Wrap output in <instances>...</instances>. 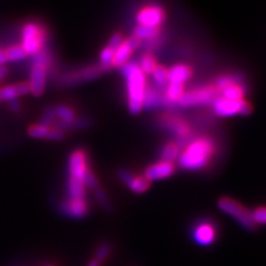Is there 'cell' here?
<instances>
[{"label": "cell", "instance_id": "6da1fadb", "mask_svg": "<svg viewBox=\"0 0 266 266\" xmlns=\"http://www.w3.org/2000/svg\"><path fill=\"white\" fill-rule=\"evenodd\" d=\"M215 143L209 137H201L187 142L180 152L179 165L184 170H201L210 163L215 153Z\"/></svg>", "mask_w": 266, "mask_h": 266}, {"label": "cell", "instance_id": "7a4b0ae2", "mask_svg": "<svg viewBox=\"0 0 266 266\" xmlns=\"http://www.w3.org/2000/svg\"><path fill=\"white\" fill-rule=\"evenodd\" d=\"M126 78L128 108L132 115H138L143 109V97L146 88L145 74L137 62H127L120 68Z\"/></svg>", "mask_w": 266, "mask_h": 266}, {"label": "cell", "instance_id": "3957f363", "mask_svg": "<svg viewBox=\"0 0 266 266\" xmlns=\"http://www.w3.org/2000/svg\"><path fill=\"white\" fill-rule=\"evenodd\" d=\"M51 64V55L45 49L40 50L33 56L30 81L28 82L29 90L35 97H39L45 91L47 74Z\"/></svg>", "mask_w": 266, "mask_h": 266}, {"label": "cell", "instance_id": "277c9868", "mask_svg": "<svg viewBox=\"0 0 266 266\" xmlns=\"http://www.w3.org/2000/svg\"><path fill=\"white\" fill-rule=\"evenodd\" d=\"M22 44L21 47L27 55L34 56L44 49L47 39V32L44 27L35 22H29L22 29Z\"/></svg>", "mask_w": 266, "mask_h": 266}, {"label": "cell", "instance_id": "5b68a950", "mask_svg": "<svg viewBox=\"0 0 266 266\" xmlns=\"http://www.w3.org/2000/svg\"><path fill=\"white\" fill-rule=\"evenodd\" d=\"M218 92L214 85H208L203 87H198L190 90L184 91L177 101V105L180 106H198V105H208L213 102Z\"/></svg>", "mask_w": 266, "mask_h": 266}, {"label": "cell", "instance_id": "8992f818", "mask_svg": "<svg viewBox=\"0 0 266 266\" xmlns=\"http://www.w3.org/2000/svg\"><path fill=\"white\" fill-rule=\"evenodd\" d=\"M213 112L217 117H233V116H247L251 113L252 106L245 99L243 100H227L221 97H216L213 100Z\"/></svg>", "mask_w": 266, "mask_h": 266}, {"label": "cell", "instance_id": "52a82bcc", "mask_svg": "<svg viewBox=\"0 0 266 266\" xmlns=\"http://www.w3.org/2000/svg\"><path fill=\"white\" fill-rule=\"evenodd\" d=\"M218 208L226 214L234 217L242 226L247 230L255 229L256 224L252 218V212L246 210L241 203L236 202L235 200L230 198H221L218 201Z\"/></svg>", "mask_w": 266, "mask_h": 266}, {"label": "cell", "instance_id": "ba28073f", "mask_svg": "<svg viewBox=\"0 0 266 266\" xmlns=\"http://www.w3.org/2000/svg\"><path fill=\"white\" fill-rule=\"evenodd\" d=\"M103 72H105V70L100 66V64H93V66H87L68 71V72L61 75V78L59 81H60L62 86H74L80 84L82 81L97 79L98 77L101 75Z\"/></svg>", "mask_w": 266, "mask_h": 266}, {"label": "cell", "instance_id": "9c48e42d", "mask_svg": "<svg viewBox=\"0 0 266 266\" xmlns=\"http://www.w3.org/2000/svg\"><path fill=\"white\" fill-rule=\"evenodd\" d=\"M165 18H167V14L162 7L158 5H147L138 11L137 22L139 26L160 28Z\"/></svg>", "mask_w": 266, "mask_h": 266}, {"label": "cell", "instance_id": "30bf717a", "mask_svg": "<svg viewBox=\"0 0 266 266\" xmlns=\"http://www.w3.org/2000/svg\"><path fill=\"white\" fill-rule=\"evenodd\" d=\"M160 124L165 128L180 141H185L191 137L192 129L182 118L173 115H163L160 118Z\"/></svg>", "mask_w": 266, "mask_h": 266}, {"label": "cell", "instance_id": "8fae6325", "mask_svg": "<svg viewBox=\"0 0 266 266\" xmlns=\"http://www.w3.org/2000/svg\"><path fill=\"white\" fill-rule=\"evenodd\" d=\"M141 46V41L135 37H129L123 40V43L118 47L115 51L113 58L111 61V68H121L127 62H129V59L131 57L133 51L138 49Z\"/></svg>", "mask_w": 266, "mask_h": 266}, {"label": "cell", "instance_id": "7c38bea8", "mask_svg": "<svg viewBox=\"0 0 266 266\" xmlns=\"http://www.w3.org/2000/svg\"><path fill=\"white\" fill-rule=\"evenodd\" d=\"M90 171L88 164L87 153L84 150H75L69 158V175L80 181L84 180L85 175Z\"/></svg>", "mask_w": 266, "mask_h": 266}, {"label": "cell", "instance_id": "4fadbf2b", "mask_svg": "<svg viewBox=\"0 0 266 266\" xmlns=\"http://www.w3.org/2000/svg\"><path fill=\"white\" fill-rule=\"evenodd\" d=\"M175 171L174 164L167 161H159L155 164L147 167L144 172V176L147 181H157V180H162L167 179V177L171 176Z\"/></svg>", "mask_w": 266, "mask_h": 266}, {"label": "cell", "instance_id": "5bb4252c", "mask_svg": "<svg viewBox=\"0 0 266 266\" xmlns=\"http://www.w3.org/2000/svg\"><path fill=\"white\" fill-rule=\"evenodd\" d=\"M193 238L200 245H210L216 239V229L210 222L200 223L193 231Z\"/></svg>", "mask_w": 266, "mask_h": 266}, {"label": "cell", "instance_id": "9a60e30c", "mask_svg": "<svg viewBox=\"0 0 266 266\" xmlns=\"http://www.w3.org/2000/svg\"><path fill=\"white\" fill-rule=\"evenodd\" d=\"M119 177L134 193H143L150 187V181H147L144 175H134L127 170H121Z\"/></svg>", "mask_w": 266, "mask_h": 266}, {"label": "cell", "instance_id": "2e32d148", "mask_svg": "<svg viewBox=\"0 0 266 266\" xmlns=\"http://www.w3.org/2000/svg\"><path fill=\"white\" fill-rule=\"evenodd\" d=\"M89 206L87 200H66L61 205V211L64 214L73 217L81 218L87 215Z\"/></svg>", "mask_w": 266, "mask_h": 266}, {"label": "cell", "instance_id": "e0dca14e", "mask_svg": "<svg viewBox=\"0 0 266 266\" xmlns=\"http://www.w3.org/2000/svg\"><path fill=\"white\" fill-rule=\"evenodd\" d=\"M169 72V84L184 86L191 79L193 71L187 64H174L173 67L168 69Z\"/></svg>", "mask_w": 266, "mask_h": 266}, {"label": "cell", "instance_id": "ac0fdd59", "mask_svg": "<svg viewBox=\"0 0 266 266\" xmlns=\"http://www.w3.org/2000/svg\"><path fill=\"white\" fill-rule=\"evenodd\" d=\"M160 106H165L163 92L155 86L146 85L143 97V109H156Z\"/></svg>", "mask_w": 266, "mask_h": 266}, {"label": "cell", "instance_id": "d6986e66", "mask_svg": "<svg viewBox=\"0 0 266 266\" xmlns=\"http://www.w3.org/2000/svg\"><path fill=\"white\" fill-rule=\"evenodd\" d=\"M30 92L28 82H21L0 89V101H11Z\"/></svg>", "mask_w": 266, "mask_h": 266}, {"label": "cell", "instance_id": "ffe728a7", "mask_svg": "<svg viewBox=\"0 0 266 266\" xmlns=\"http://www.w3.org/2000/svg\"><path fill=\"white\" fill-rule=\"evenodd\" d=\"M247 87L242 82V84L232 85L227 88L222 89L221 91H218V97L227 99V100H243L247 93Z\"/></svg>", "mask_w": 266, "mask_h": 266}, {"label": "cell", "instance_id": "44dd1931", "mask_svg": "<svg viewBox=\"0 0 266 266\" xmlns=\"http://www.w3.org/2000/svg\"><path fill=\"white\" fill-rule=\"evenodd\" d=\"M68 200H87V187L82 181L69 176L68 181Z\"/></svg>", "mask_w": 266, "mask_h": 266}, {"label": "cell", "instance_id": "7402d4cb", "mask_svg": "<svg viewBox=\"0 0 266 266\" xmlns=\"http://www.w3.org/2000/svg\"><path fill=\"white\" fill-rule=\"evenodd\" d=\"M151 74L153 78V86L163 92L164 89L167 88V86L169 85L168 69L163 66H159L158 64Z\"/></svg>", "mask_w": 266, "mask_h": 266}, {"label": "cell", "instance_id": "603a6c76", "mask_svg": "<svg viewBox=\"0 0 266 266\" xmlns=\"http://www.w3.org/2000/svg\"><path fill=\"white\" fill-rule=\"evenodd\" d=\"M242 82H244L243 75H242V74H239V73L223 74V75L218 77V78L215 80L214 87L216 88V90L218 92V91H221L222 89H224V88H227L230 86L236 85V84H242Z\"/></svg>", "mask_w": 266, "mask_h": 266}, {"label": "cell", "instance_id": "cb8c5ba5", "mask_svg": "<svg viewBox=\"0 0 266 266\" xmlns=\"http://www.w3.org/2000/svg\"><path fill=\"white\" fill-rule=\"evenodd\" d=\"M180 144L176 142H169L165 144L161 150V160L173 163L179 158L180 155Z\"/></svg>", "mask_w": 266, "mask_h": 266}, {"label": "cell", "instance_id": "d4e9b609", "mask_svg": "<svg viewBox=\"0 0 266 266\" xmlns=\"http://www.w3.org/2000/svg\"><path fill=\"white\" fill-rule=\"evenodd\" d=\"M161 33L160 31V28H151V27H145V26H137L134 28L133 30V37L137 38L138 40H140L141 43L142 41H147V40H151L152 38L157 37L158 34Z\"/></svg>", "mask_w": 266, "mask_h": 266}, {"label": "cell", "instance_id": "484cf974", "mask_svg": "<svg viewBox=\"0 0 266 266\" xmlns=\"http://www.w3.org/2000/svg\"><path fill=\"white\" fill-rule=\"evenodd\" d=\"M137 63L142 72H143L145 75L151 74L153 72V70H155L156 67L158 66L155 56H153L151 52H147V51L144 52L143 55L140 57V60Z\"/></svg>", "mask_w": 266, "mask_h": 266}, {"label": "cell", "instance_id": "4316f807", "mask_svg": "<svg viewBox=\"0 0 266 266\" xmlns=\"http://www.w3.org/2000/svg\"><path fill=\"white\" fill-rule=\"evenodd\" d=\"M55 115H56V118H58L59 121L71 124V127H72V123L77 119L74 111L71 109L70 106L64 105V104H60L57 106V108L55 109Z\"/></svg>", "mask_w": 266, "mask_h": 266}, {"label": "cell", "instance_id": "83f0119b", "mask_svg": "<svg viewBox=\"0 0 266 266\" xmlns=\"http://www.w3.org/2000/svg\"><path fill=\"white\" fill-rule=\"evenodd\" d=\"M51 127L44 126V124H34V126L29 128V135L35 139H47L49 135Z\"/></svg>", "mask_w": 266, "mask_h": 266}, {"label": "cell", "instance_id": "f1b7e54d", "mask_svg": "<svg viewBox=\"0 0 266 266\" xmlns=\"http://www.w3.org/2000/svg\"><path fill=\"white\" fill-rule=\"evenodd\" d=\"M5 51L8 61H19L27 57V53L21 46H13Z\"/></svg>", "mask_w": 266, "mask_h": 266}, {"label": "cell", "instance_id": "f546056e", "mask_svg": "<svg viewBox=\"0 0 266 266\" xmlns=\"http://www.w3.org/2000/svg\"><path fill=\"white\" fill-rule=\"evenodd\" d=\"M115 51L109 46H105L104 48L100 52V66H101L105 71H108L111 68V61L113 58Z\"/></svg>", "mask_w": 266, "mask_h": 266}, {"label": "cell", "instance_id": "4dcf8cb0", "mask_svg": "<svg viewBox=\"0 0 266 266\" xmlns=\"http://www.w3.org/2000/svg\"><path fill=\"white\" fill-rule=\"evenodd\" d=\"M93 191H94V195H96V199L100 203V205H101L105 211H110L111 210V203H110L108 197H106V194L100 187L94 188Z\"/></svg>", "mask_w": 266, "mask_h": 266}, {"label": "cell", "instance_id": "1f68e13d", "mask_svg": "<svg viewBox=\"0 0 266 266\" xmlns=\"http://www.w3.org/2000/svg\"><path fill=\"white\" fill-rule=\"evenodd\" d=\"M110 252H111V246L108 243H103L98 247L96 253V258L94 259H97L99 263H101L108 258V256L110 255Z\"/></svg>", "mask_w": 266, "mask_h": 266}, {"label": "cell", "instance_id": "d6a6232c", "mask_svg": "<svg viewBox=\"0 0 266 266\" xmlns=\"http://www.w3.org/2000/svg\"><path fill=\"white\" fill-rule=\"evenodd\" d=\"M163 44V35L160 33L158 34L157 37L152 38L151 40H147V41H144L143 44V47L147 50V52H151V50H155V49H158L160 46H161Z\"/></svg>", "mask_w": 266, "mask_h": 266}, {"label": "cell", "instance_id": "836d02e7", "mask_svg": "<svg viewBox=\"0 0 266 266\" xmlns=\"http://www.w3.org/2000/svg\"><path fill=\"white\" fill-rule=\"evenodd\" d=\"M252 218L254 223L256 224H265L266 222V210L264 206H261V208H257L252 212Z\"/></svg>", "mask_w": 266, "mask_h": 266}, {"label": "cell", "instance_id": "e575fe53", "mask_svg": "<svg viewBox=\"0 0 266 266\" xmlns=\"http://www.w3.org/2000/svg\"><path fill=\"white\" fill-rule=\"evenodd\" d=\"M56 121V115H55V109H47L45 111L44 113V117H43V120H41V124H44V126H47V127H51L53 122Z\"/></svg>", "mask_w": 266, "mask_h": 266}, {"label": "cell", "instance_id": "d590c367", "mask_svg": "<svg viewBox=\"0 0 266 266\" xmlns=\"http://www.w3.org/2000/svg\"><path fill=\"white\" fill-rule=\"evenodd\" d=\"M123 40H124L123 35L119 32H117L115 34H112V37L110 38L109 43H108V46L113 50H117L118 47H119L123 43Z\"/></svg>", "mask_w": 266, "mask_h": 266}, {"label": "cell", "instance_id": "8d00e7d4", "mask_svg": "<svg viewBox=\"0 0 266 266\" xmlns=\"http://www.w3.org/2000/svg\"><path fill=\"white\" fill-rule=\"evenodd\" d=\"M63 137H64V132L60 131V130H58L56 128H51L48 138H47V139L53 140V141H59V140L63 139Z\"/></svg>", "mask_w": 266, "mask_h": 266}, {"label": "cell", "instance_id": "74e56055", "mask_svg": "<svg viewBox=\"0 0 266 266\" xmlns=\"http://www.w3.org/2000/svg\"><path fill=\"white\" fill-rule=\"evenodd\" d=\"M90 124V121L88 119H85V118H80V119H75L74 122L72 123V128L74 129H85L89 127Z\"/></svg>", "mask_w": 266, "mask_h": 266}, {"label": "cell", "instance_id": "f35d334b", "mask_svg": "<svg viewBox=\"0 0 266 266\" xmlns=\"http://www.w3.org/2000/svg\"><path fill=\"white\" fill-rule=\"evenodd\" d=\"M9 102H10V109L11 110L15 111V112H18L20 110V104H19V102H18V100H11V101H9Z\"/></svg>", "mask_w": 266, "mask_h": 266}, {"label": "cell", "instance_id": "ab89813d", "mask_svg": "<svg viewBox=\"0 0 266 266\" xmlns=\"http://www.w3.org/2000/svg\"><path fill=\"white\" fill-rule=\"evenodd\" d=\"M7 56H6L5 50H0V66H3L6 62H7Z\"/></svg>", "mask_w": 266, "mask_h": 266}, {"label": "cell", "instance_id": "60d3db41", "mask_svg": "<svg viewBox=\"0 0 266 266\" xmlns=\"http://www.w3.org/2000/svg\"><path fill=\"white\" fill-rule=\"evenodd\" d=\"M6 74H7V69L5 67H0V81L5 78Z\"/></svg>", "mask_w": 266, "mask_h": 266}, {"label": "cell", "instance_id": "b9f144b4", "mask_svg": "<svg viewBox=\"0 0 266 266\" xmlns=\"http://www.w3.org/2000/svg\"><path fill=\"white\" fill-rule=\"evenodd\" d=\"M87 266H100V263L97 261V259H92V261L89 262Z\"/></svg>", "mask_w": 266, "mask_h": 266}, {"label": "cell", "instance_id": "7bdbcfd3", "mask_svg": "<svg viewBox=\"0 0 266 266\" xmlns=\"http://www.w3.org/2000/svg\"><path fill=\"white\" fill-rule=\"evenodd\" d=\"M45 266H53V265H45Z\"/></svg>", "mask_w": 266, "mask_h": 266}]
</instances>
